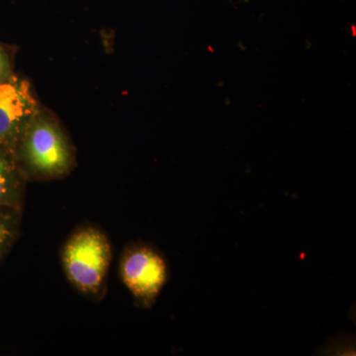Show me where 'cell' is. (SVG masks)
I'll return each instance as SVG.
<instances>
[{
    "label": "cell",
    "instance_id": "obj_5",
    "mask_svg": "<svg viewBox=\"0 0 356 356\" xmlns=\"http://www.w3.org/2000/svg\"><path fill=\"white\" fill-rule=\"evenodd\" d=\"M26 182L14 152L0 146V207L22 211Z\"/></svg>",
    "mask_w": 356,
    "mask_h": 356
},
{
    "label": "cell",
    "instance_id": "obj_4",
    "mask_svg": "<svg viewBox=\"0 0 356 356\" xmlns=\"http://www.w3.org/2000/svg\"><path fill=\"white\" fill-rule=\"evenodd\" d=\"M41 107L26 77L14 74L0 81V146L15 152L28 124Z\"/></svg>",
    "mask_w": 356,
    "mask_h": 356
},
{
    "label": "cell",
    "instance_id": "obj_2",
    "mask_svg": "<svg viewBox=\"0 0 356 356\" xmlns=\"http://www.w3.org/2000/svg\"><path fill=\"white\" fill-rule=\"evenodd\" d=\"M113 252L108 236L92 226L81 227L62 250L63 268L72 286L86 296H102Z\"/></svg>",
    "mask_w": 356,
    "mask_h": 356
},
{
    "label": "cell",
    "instance_id": "obj_6",
    "mask_svg": "<svg viewBox=\"0 0 356 356\" xmlns=\"http://www.w3.org/2000/svg\"><path fill=\"white\" fill-rule=\"evenodd\" d=\"M21 218L22 211L0 207V262L19 238Z\"/></svg>",
    "mask_w": 356,
    "mask_h": 356
},
{
    "label": "cell",
    "instance_id": "obj_1",
    "mask_svg": "<svg viewBox=\"0 0 356 356\" xmlns=\"http://www.w3.org/2000/svg\"><path fill=\"white\" fill-rule=\"evenodd\" d=\"M14 154L27 181L60 179L76 166V147L69 134L43 106L28 124Z\"/></svg>",
    "mask_w": 356,
    "mask_h": 356
},
{
    "label": "cell",
    "instance_id": "obj_3",
    "mask_svg": "<svg viewBox=\"0 0 356 356\" xmlns=\"http://www.w3.org/2000/svg\"><path fill=\"white\" fill-rule=\"evenodd\" d=\"M119 273L122 282L143 308L154 305L168 280V266L163 255L144 243H134L125 248Z\"/></svg>",
    "mask_w": 356,
    "mask_h": 356
},
{
    "label": "cell",
    "instance_id": "obj_7",
    "mask_svg": "<svg viewBox=\"0 0 356 356\" xmlns=\"http://www.w3.org/2000/svg\"><path fill=\"white\" fill-rule=\"evenodd\" d=\"M14 74L13 54L7 47L0 44V81L8 79Z\"/></svg>",
    "mask_w": 356,
    "mask_h": 356
}]
</instances>
